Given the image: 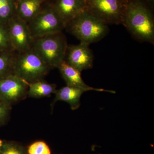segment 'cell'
Listing matches in <instances>:
<instances>
[{
    "mask_svg": "<svg viewBox=\"0 0 154 154\" xmlns=\"http://www.w3.org/2000/svg\"><path fill=\"white\" fill-rule=\"evenodd\" d=\"M122 25L136 39L154 44L153 15L142 0H128Z\"/></svg>",
    "mask_w": 154,
    "mask_h": 154,
    "instance_id": "obj_1",
    "label": "cell"
},
{
    "mask_svg": "<svg viewBox=\"0 0 154 154\" xmlns=\"http://www.w3.org/2000/svg\"><path fill=\"white\" fill-rule=\"evenodd\" d=\"M65 28L81 42L89 45L100 41L109 31L108 25L86 10L70 21Z\"/></svg>",
    "mask_w": 154,
    "mask_h": 154,
    "instance_id": "obj_2",
    "label": "cell"
},
{
    "mask_svg": "<svg viewBox=\"0 0 154 154\" xmlns=\"http://www.w3.org/2000/svg\"><path fill=\"white\" fill-rule=\"evenodd\" d=\"M68 46L61 32L35 38L32 48L51 69L57 68L64 60Z\"/></svg>",
    "mask_w": 154,
    "mask_h": 154,
    "instance_id": "obj_3",
    "label": "cell"
},
{
    "mask_svg": "<svg viewBox=\"0 0 154 154\" xmlns=\"http://www.w3.org/2000/svg\"><path fill=\"white\" fill-rule=\"evenodd\" d=\"M50 70L33 48L24 52L16 53L13 74L26 82L43 80Z\"/></svg>",
    "mask_w": 154,
    "mask_h": 154,
    "instance_id": "obj_4",
    "label": "cell"
},
{
    "mask_svg": "<svg viewBox=\"0 0 154 154\" xmlns=\"http://www.w3.org/2000/svg\"><path fill=\"white\" fill-rule=\"evenodd\" d=\"M128 0H86V10L105 24L123 22Z\"/></svg>",
    "mask_w": 154,
    "mask_h": 154,
    "instance_id": "obj_5",
    "label": "cell"
},
{
    "mask_svg": "<svg viewBox=\"0 0 154 154\" xmlns=\"http://www.w3.org/2000/svg\"><path fill=\"white\" fill-rule=\"evenodd\" d=\"M28 24L34 39L61 33L66 28L51 5L42 7L38 14Z\"/></svg>",
    "mask_w": 154,
    "mask_h": 154,
    "instance_id": "obj_6",
    "label": "cell"
},
{
    "mask_svg": "<svg viewBox=\"0 0 154 154\" xmlns=\"http://www.w3.org/2000/svg\"><path fill=\"white\" fill-rule=\"evenodd\" d=\"M7 26L15 52H23L32 48L34 39L27 22L15 15L8 22Z\"/></svg>",
    "mask_w": 154,
    "mask_h": 154,
    "instance_id": "obj_7",
    "label": "cell"
},
{
    "mask_svg": "<svg viewBox=\"0 0 154 154\" xmlns=\"http://www.w3.org/2000/svg\"><path fill=\"white\" fill-rule=\"evenodd\" d=\"M28 91V83L14 75L0 80V99L9 105L26 99Z\"/></svg>",
    "mask_w": 154,
    "mask_h": 154,
    "instance_id": "obj_8",
    "label": "cell"
},
{
    "mask_svg": "<svg viewBox=\"0 0 154 154\" xmlns=\"http://www.w3.org/2000/svg\"><path fill=\"white\" fill-rule=\"evenodd\" d=\"M94 58L89 45L80 42L76 45L68 46L64 60L82 72L93 67Z\"/></svg>",
    "mask_w": 154,
    "mask_h": 154,
    "instance_id": "obj_9",
    "label": "cell"
},
{
    "mask_svg": "<svg viewBox=\"0 0 154 154\" xmlns=\"http://www.w3.org/2000/svg\"><path fill=\"white\" fill-rule=\"evenodd\" d=\"M51 5L66 26L72 19L86 10V0H56Z\"/></svg>",
    "mask_w": 154,
    "mask_h": 154,
    "instance_id": "obj_10",
    "label": "cell"
},
{
    "mask_svg": "<svg viewBox=\"0 0 154 154\" xmlns=\"http://www.w3.org/2000/svg\"><path fill=\"white\" fill-rule=\"evenodd\" d=\"M57 68L60 72L62 77L66 83V85L75 87L83 89L86 91H94L99 92H107L115 94L114 91H108L101 88H92L84 82L81 76V72L79 70L69 64L63 60L59 65Z\"/></svg>",
    "mask_w": 154,
    "mask_h": 154,
    "instance_id": "obj_11",
    "label": "cell"
},
{
    "mask_svg": "<svg viewBox=\"0 0 154 154\" xmlns=\"http://www.w3.org/2000/svg\"><path fill=\"white\" fill-rule=\"evenodd\" d=\"M86 92L80 88L66 85L56 91L55 96L51 107H53L56 102L59 101L66 102L72 110H76L81 105L80 99L83 94Z\"/></svg>",
    "mask_w": 154,
    "mask_h": 154,
    "instance_id": "obj_12",
    "label": "cell"
},
{
    "mask_svg": "<svg viewBox=\"0 0 154 154\" xmlns=\"http://www.w3.org/2000/svg\"><path fill=\"white\" fill-rule=\"evenodd\" d=\"M45 0H17L16 15L27 23L38 14Z\"/></svg>",
    "mask_w": 154,
    "mask_h": 154,
    "instance_id": "obj_13",
    "label": "cell"
},
{
    "mask_svg": "<svg viewBox=\"0 0 154 154\" xmlns=\"http://www.w3.org/2000/svg\"><path fill=\"white\" fill-rule=\"evenodd\" d=\"M28 96L33 98H41L48 97L54 94L57 85L54 84H50L43 80L34 82L28 83Z\"/></svg>",
    "mask_w": 154,
    "mask_h": 154,
    "instance_id": "obj_14",
    "label": "cell"
},
{
    "mask_svg": "<svg viewBox=\"0 0 154 154\" xmlns=\"http://www.w3.org/2000/svg\"><path fill=\"white\" fill-rule=\"evenodd\" d=\"M16 53L14 51L0 52V80L13 75Z\"/></svg>",
    "mask_w": 154,
    "mask_h": 154,
    "instance_id": "obj_15",
    "label": "cell"
},
{
    "mask_svg": "<svg viewBox=\"0 0 154 154\" xmlns=\"http://www.w3.org/2000/svg\"><path fill=\"white\" fill-rule=\"evenodd\" d=\"M17 0H0V23L7 25L16 15Z\"/></svg>",
    "mask_w": 154,
    "mask_h": 154,
    "instance_id": "obj_16",
    "label": "cell"
},
{
    "mask_svg": "<svg viewBox=\"0 0 154 154\" xmlns=\"http://www.w3.org/2000/svg\"><path fill=\"white\" fill-rule=\"evenodd\" d=\"M0 154H28L27 148L18 143L3 142L0 149Z\"/></svg>",
    "mask_w": 154,
    "mask_h": 154,
    "instance_id": "obj_17",
    "label": "cell"
},
{
    "mask_svg": "<svg viewBox=\"0 0 154 154\" xmlns=\"http://www.w3.org/2000/svg\"><path fill=\"white\" fill-rule=\"evenodd\" d=\"M14 51L7 25L0 23V52Z\"/></svg>",
    "mask_w": 154,
    "mask_h": 154,
    "instance_id": "obj_18",
    "label": "cell"
},
{
    "mask_svg": "<svg viewBox=\"0 0 154 154\" xmlns=\"http://www.w3.org/2000/svg\"><path fill=\"white\" fill-rule=\"evenodd\" d=\"M28 154H52L49 146L43 141H37L27 148Z\"/></svg>",
    "mask_w": 154,
    "mask_h": 154,
    "instance_id": "obj_19",
    "label": "cell"
},
{
    "mask_svg": "<svg viewBox=\"0 0 154 154\" xmlns=\"http://www.w3.org/2000/svg\"><path fill=\"white\" fill-rule=\"evenodd\" d=\"M12 105L0 99V126L5 125L8 120Z\"/></svg>",
    "mask_w": 154,
    "mask_h": 154,
    "instance_id": "obj_20",
    "label": "cell"
},
{
    "mask_svg": "<svg viewBox=\"0 0 154 154\" xmlns=\"http://www.w3.org/2000/svg\"><path fill=\"white\" fill-rule=\"evenodd\" d=\"M146 1L148 3L149 5L151 8H152L154 4V0H146Z\"/></svg>",
    "mask_w": 154,
    "mask_h": 154,
    "instance_id": "obj_21",
    "label": "cell"
},
{
    "mask_svg": "<svg viewBox=\"0 0 154 154\" xmlns=\"http://www.w3.org/2000/svg\"><path fill=\"white\" fill-rule=\"evenodd\" d=\"M3 143V141L2 140L0 139V149H1V147H2V144Z\"/></svg>",
    "mask_w": 154,
    "mask_h": 154,
    "instance_id": "obj_22",
    "label": "cell"
}]
</instances>
